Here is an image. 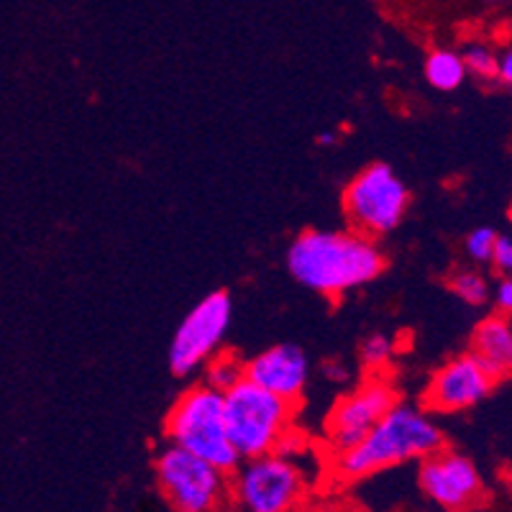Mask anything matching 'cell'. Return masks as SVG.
Instances as JSON below:
<instances>
[{
    "label": "cell",
    "instance_id": "1",
    "mask_svg": "<svg viewBox=\"0 0 512 512\" xmlns=\"http://www.w3.org/2000/svg\"><path fill=\"white\" fill-rule=\"evenodd\" d=\"M285 264L297 285L338 300L382 277L387 256L377 239L354 228H308L290 241Z\"/></svg>",
    "mask_w": 512,
    "mask_h": 512
},
{
    "label": "cell",
    "instance_id": "2",
    "mask_svg": "<svg viewBox=\"0 0 512 512\" xmlns=\"http://www.w3.org/2000/svg\"><path fill=\"white\" fill-rule=\"evenodd\" d=\"M446 446V433L423 405L397 400L367 436L344 454L331 456L338 482H361L397 466L423 461Z\"/></svg>",
    "mask_w": 512,
    "mask_h": 512
},
{
    "label": "cell",
    "instance_id": "3",
    "mask_svg": "<svg viewBox=\"0 0 512 512\" xmlns=\"http://www.w3.org/2000/svg\"><path fill=\"white\" fill-rule=\"evenodd\" d=\"M167 443L185 448L190 454L216 464L223 472H233L241 464L239 451L233 448L226 428L223 392L205 382L190 384L169 408L164 420Z\"/></svg>",
    "mask_w": 512,
    "mask_h": 512
},
{
    "label": "cell",
    "instance_id": "4",
    "mask_svg": "<svg viewBox=\"0 0 512 512\" xmlns=\"http://www.w3.org/2000/svg\"><path fill=\"white\" fill-rule=\"evenodd\" d=\"M223 408L228 438L244 461L277 451L282 436L295 425L297 405L241 379L236 387L223 392Z\"/></svg>",
    "mask_w": 512,
    "mask_h": 512
},
{
    "label": "cell",
    "instance_id": "5",
    "mask_svg": "<svg viewBox=\"0 0 512 512\" xmlns=\"http://www.w3.org/2000/svg\"><path fill=\"white\" fill-rule=\"evenodd\" d=\"M154 477L167 505L175 512H233L231 472L164 443L154 456Z\"/></svg>",
    "mask_w": 512,
    "mask_h": 512
},
{
    "label": "cell",
    "instance_id": "6",
    "mask_svg": "<svg viewBox=\"0 0 512 512\" xmlns=\"http://www.w3.org/2000/svg\"><path fill=\"white\" fill-rule=\"evenodd\" d=\"M231 489L241 512H303L310 482L295 459L272 451L241 461L231 472Z\"/></svg>",
    "mask_w": 512,
    "mask_h": 512
},
{
    "label": "cell",
    "instance_id": "7",
    "mask_svg": "<svg viewBox=\"0 0 512 512\" xmlns=\"http://www.w3.org/2000/svg\"><path fill=\"white\" fill-rule=\"evenodd\" d=\"M410 187L390 164L374 162L356 172L344 187V216L349 228L369 239H382L400 228L410 208Z\"/></svg>",
    "mask_w": 512,
    "mask_h": 512
},
{
    "label": "cell",
    "instance_id": "8",
    "mask_svg": "<svg viewBox=\"0 0 512 512\" xmlns=\"http://www.w3.org/2000/svg\"><path fill=\"white\" fill-rule=\"evenodd\" d=\"M233 303L226 290L208 292L190 313L182 318L175 338L169 344V369L180 379L198 377L218 351L223 349L231 328Z\"/></svg>",
    "mask_w": 512,
    "mask_h": 512
},
{
    "label": "cell",
    "instance_id": "9",
    "mask_svg": "<svg viewBox=\"0 0 512 512\" xmlns=\"http://www.w3.org/2000/svg\"><path fill=\"white\" fill-rule=\"evenodd\" d=\"M397 400L400 395L395 382L382 372H372L354 390L338 397L323 425V446L328 456H338L354 448Z\"/></svg>",
    "mask_w": 512,
    "mask_h": 512
},
{
    "label": "cell",
    "instance_id": "10",
    "mask_svg": "<svg viewBox=\"0 0 512 512\" xmlns=\"http://www.w3.org/2000/svg\"><path fill=\"white\" fill-rule=\"evenodd\" d=\"M418 487L443 512H469L487 495V482L477 464L448 446L418 461Z\"/></svg>",
    "mask_w": 512,
    "mask_h": 512
},
{
    "label": "cell",
    "instance_id": "11",
    "mask_svg": "<svg viewBox=\"0 0 512 512\" xmlns=\"http://www.w3.org/2000/svg\"><path fill=\"white\" fill-rule=\"evenodd\" d=\"M497 387V379L482 367V361L472 354L451 356L431 374L425 384L420 405L433 415H456L477 408Z\"/></svg>",
    "mask_w": 512,
    "mask_h": 512
},
{
    "label": "cell",
    "instance_id": "12",
    "mask_svg": "<svg viewBox=\"0 0 512 512\" xmlns=\"http://www.w3.org/2000/svg\"><path fill=\"white\" fill-rule=\"evenodd\" d=\"M246 379L297 405L310 384V359L300 346L274 344L246 359Z\"/></svg>",
    "mask_w": 512,
    "mask_h": 512
},
{
    "label": "cell",
    "instance_id": "13",
    "mask_svg": "<svg viewBox=\"0 0 512 512\" xmlns=\"http://www.w3.org/2000/svg\"><path fill=\"white\" fill-rule=\"evenodd\" d=\"M469 351L497 382L512 379V318L502 313L484 315L469 336Z\"/></svg>",
    "mask_w": 512,
    "mask_h": 512
},
{
    "label": "cell",
    "instance_id": "14",
    "mask_svg": "<svg viewBox=\"0 0 512 512\" xmlns=\"http://www.w3.org/2000/svg\"><path fill=\"white\" fill-rule=\"evenodd\" d=\"M423 75L428 85L441 90V93H454L469 77L466 75L464 57L456 49H433L423 62Z\"/></svg>",
    "mask_w": 512,
    "mask_h": 512
},
{
    "label": "cell",
    "instance_id": "15",
    "mask_svg": "<svg viewBox=\"0 0 512 512\" xmlns=\"http://www.w3.org/2000/svg\"><path fill=\"white\" fill-rule=\"evenodd\" d=\"M448 290L454 292L461 303L469 305V308H482V305L492 303L495 285L489 282V277L479 267H461L448 277Z\"/></svg>",
    "mask_w": 512,
    "mask_h": 512
},
{
    "label": "cell",
    "instance_id": "16",
    "mask_svg": "<svg viewBox=\"0 0 512 512\" xmlns=\"http://www.w3.org/2000/svg\"><path fill=\"white\" fill-rule=\"evenodd\" d=\"M200 377H203V382L208 384V387H213V390L228 392L231 387H236L241 379H246V361L241 359L239 354H231V351L221 349L208 364H205Z\"/></svg>",
    "mask_w": 512,
    "mask_h": 512
},
{
    "label": "cell",
    "instance_id": "17",
    "mask_svg": "<svg viewBox=\"0 0 512 512\" xmlns=\"http://www.w3.org/2000/svg\"><path fill=\"white\" fill-rule=\"evenodd\" d=\"M461 57L466 64V75H472L479 82H497V70H500V54L484 44V41H472L461 49Z\"/></svg>",
    "mask_w": 512,
    "mask_h": 512
},
{
    "label": "cell",
    "instance_id": "18",
    "mask_svg": "<svg viewBox=\"0 0 512 512\" xmlns=\"http://www.w3.org/2000/svg\"><path fill=\"white\" fill-rule=\"evenodd\" d=\"M395 338L387 336V333H372L361 341L359 346V361L361 367L369 369V372H384V367L390 364L392 356H395Z\"/></svg>",
    "mask_w": 512,
    "mask_h": 512
},
{
    "label": "cell",
    "instance_id": "19",
    "mask_svg": "<svg viewBox=\"0 0 512 512\" xmlns=\"http://www.w3.org/2000/svg\"><path fill=\"white\" fill-rule=\"evenodd\" d=\"M497 236H500V233L489 226H479L474 228V231H469V236L464 239V251L474 267H484V264L492 262V254H495V246H497Z\"/></svg>",
    "mask_w": 512,
    "mask_h": 512
},
{
    "label": "cell",
    "instance_id": "20",
    "mask_svg": "<svg viewBox=\"0 0 512 512\" xmlns=\"http://www.w3.org/2000/svg\"><path fill=\"white\" fill-rule=\"evenodd\" d=\"M492 267L502 277H512V236H497L495 254H492Z\"/></svg>",
    "mask_w": 512,
    "mask_h": 512
},
{
    "label": "cell",
    "instance_id": "21",
    "mask_svg": "<svg viewBox=\"0 0 512 512\" xmlns=\"http://www.w3.org/2000/svg\"><path fill=\"white\" fill-rule=\"evenodd\" d=\"M492 303H495L497 313L512 318V277H502L492 292Z\"/></svg>",
    "mask_w": 512,
    "mask_h": 512
},
{
    "label": "cell",
    "instance_id": "22",
    "mask_svg": "<svg viewBox=\"0 0 512 512\" xmlns=\"http://www.w3.org/2000/svg\"><path fill=\"white\" fill-rule=\"evenodd\" d=\"M320 372H323V379H326V382H331V384L351 382V367H349V364H344V361H338V359L326 361Z\"/></svg>",
    "mask_w": 512,
    "mask_h": 512
},
{
    "label": "cell",
    "instance_id": "23",
    "mask_svg": "<svg viewBox=\"0 0 512 512\" xmlns=\"http://www.w3.org/2000/svg\"><path fill=\"white\" fill-rule=\"evenodd\" d=\"M497 82L512 90V44H507L500 52V70H497Z\"/></svg>",
    "mask_w": 512,
    "mask_h": 512
},
{
    "label": "cell",
    "instance_id": "24",
    "mask_svg": "<svg viewBox=\"0 0 512 512\" xmlns=\"http://www.w3.org/2000/svg\"><path fill=\"white\" fill-rule=\"evenodd\" d=\"M338 141H341V134H338V131H323V134L315 136V144L323 146V149H331Z\"/></svg>",
    "mask_w": 512,
    "mask_h": 512
},
{
    "label": "cell",
    "instance_id": "25",
    "mask_svg": "<svg viewBox=\"0 0 512 512\" xmlns=\"http://www.w3.org/2000/svg\"><path fill=\"white\" fill-rule=\"evenodd\" d=\"M487 6H507V3H512V0H484Z\"/></svg>",
    "mask_w": 512,
    "mask_h": 512
},
{
    "label": "cell",
    "instance_id": "26",
    "mask_svg": "<svg viewBox=\"0 0 512 512\" xmlns=\"http://www.w3.org/2000/svg\"><path fill=\"white\" fill-rule=\"evenodd\" d=\"M507 218H510V223H512V203H510V210H507Z\"/></svg>",
    "mask_w": 512,
    "mask_h": 512
}]
</instances>
